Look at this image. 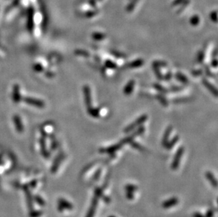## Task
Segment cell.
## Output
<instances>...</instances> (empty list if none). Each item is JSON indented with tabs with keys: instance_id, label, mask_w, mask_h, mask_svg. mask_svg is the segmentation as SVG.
I'll use <instances>...</instances> for the list:
<instances>
[{
	"instance_id": "8",
	"label": "cell",
	"mask_w": 218,
	"mask_h": 217,
	"mask_svg": "<svg viewBox=\"0 0 218 217\" xmlns=\"http://www.w3.org/2000/svg\"><path fill=\"white\" fill-rule=\"evenodd\" d=\"M203 83L204 84L205 86L208 88V89L210 91V92L213 94L215 97H217V88L213 86V85H212L210 82H209L208 80H206L205 78L203 79Z\"/></svg>"
},
{
	"instance_id": "40",
	"label": "cell",
	"mask_w": 218,
	"mask_h": 217,
	"mask_svg": "<svg viewBox=\"0 0 218 217\" xmlns=\"http://www.w3.org/2000/svg\"><path fill=\"white\" fill-rule=\"evenodd\" d=\"M171 78H172V73L170 72H169L168 73H167V75H166L165 76L166 81H169Z\"/></svg>"
},
{
	"instance_id": "2",
	"label": "cell",
	"mask_w": 218,
	"mask_h": 217,
	"mask_svg": "<svg viewBox=\"0 0 218 217\" xmlns=\"http://www.w3.org/2000/svg\"><path fill=\"white\" fill-rule=\"evenodd\" d=\"M183 152H184V148H183V147H181L177 150V152L174 155L173 161H172V165H171L172 169L176 170V169H177V168L179 167L181 159H182V157Z\"/></svg>"
},
{
	"instance_id": "27",
	"label": "cell",
	"mask_w": 218,
	"mask_h": 217,
	"mask_svg": "<svg viewBox=\"0 0 218 217\" xmlns=\"http://www.w3.org/2000/svg\"><path fill=\"white\" fill-rule=\"evenodd\" d=\"M153 70L155 71V74H156L157 78L162 79V76L161 73H160L159 67H157V66H155V65H153Z\"/></svg>"
},
{
	"instance_id": "19",
	"label": "cell",
	"mask_w": 218,
	"mask_h": 217,
	"mask_svg": "<svg viewBox=\"0 0 218 217\" xmlns=\"http://www.w3.org/2000/svg\"><path fill=\"white\" fill-rule=\"evenodd\" d=\"M89 114H90V116H92L93 117H95V118H97V117L99 116V109H94V108H90L88 109Z\"/></svg>"
},
{
	"instance_id": "3",
	"label": "cell",
	"mask_w": 218,
	"mask_h": 217,
	"mask_svg": "<svg viewBox=\"0 0 218 217\" xmlns=\"http://www.w3.org/2000/svg\"><path fill=\"white\" fill-rule=\"evenodd\" d=\"M144 131H145V128L143 126H140V125L139 128H138L136 130H135L134 133H132L130 136H128V137H127V138H125L124 139H123L121 141V143L122 145L130 143L131 141H133V140L136 138V137L141 135V134H143Z\"/></svg>"
},
{
	"instance_id": "10",
	"label": "cell",
	"mask_w": 218,
	"mask_h": 217,
	"mask_svg": "<svg viewBox=\"0 0 218 217\" xmlns=\"http://www.w3.org/2000/svg\"><path fill=\"white\" fill-rule=\"evenodd\" d=\"M205 177L206 178H208L209 182L210 183V184L213 185L215 188H216L217 187V180L213 173L210 172V171H208V172L205 173Z\"/></svg>"
},
{
	"instance_id": "29",
	"label": "cell",
	"mask_w": 218,
	"mask_h": 217,
	"mask_svg": "<svg viewBox=\"0 0 218 217\" xmlns=\"http://www.w3.org/2000/svg\"><path fill=\"white\" fill-rule=\"evenodd\" d=\"M153 65L156 66L160 68V67H161V66H167V64H166V63L164 62V61H154Z\"/></svg>"
},
{
	"instance_id": "22",
	"label": "cell",
	"mask_w": 218,
	"mask_h": 217,
	"mask_svg": "<svg viewBox=\"0 0 218 217\" xmlns=\"http://www.w3.org/2000/svg\"><path fill=\"white\" fill-rule=\"evenodd\" d=\"M125 189H126V191H127V192L134 193L135 191H136L138 190V187L136 186V185H133V184H128L126 185Z\"/></svg>"
},
{
	"instance_id": "4",
	"label": "cell",
	"mask_w": 218,
	"mask_h": 217,
	"mask_svg": "<svg viewBox=\"0 0 218 217\" xmlns=\"http://www.w3.org/2000/svg\"><path fill=\"white\" fill-rule=\"evenodd\" d=\"M122 144L120 142V143L118 144H115L112 145V146L109 147L107 148H101V149H100V152L101 153H107V154H114V152H116L117 151L121 149L122 147Z\"/></svg>"
},
{
	"instance_id": "42",
	"label": "cell",
	"mask_w": 218,
	"mask_h": 217,
	"mask_svg": "<svg viewBox=\"0 0 218 217\" xmlns=\"http://www.w3.org/2000/svg\"><path fill=\"white\" fill-rule=\"evenodd\" d=\"M99 1H102V0H99Z\"/></svg>"
},
{
	"instance_id": "25",
	"label": "cell",
	"mask_w": 218,
	"mask_h": 217,
	"mask_svg": "<svg viewBox=\"0 0 218 217\" xmlns=\"http://www.w3.org/2000/svg\"><path fill=\"white\" fill-rule=\"evenodd\" d=\"M97 13H98V10H97V9L88 11H87V12H85V16L86 17V18H91V17H93L95 16H96Z\"/></svg>"
},
{
	"instance_id": "16",
	"label": "cell",
	"mask_w": 218,
	"mask_h": 217,
	"mask_svg": "<svg viewBox=\"0 0 218 217\" xmlns=\"http://www.w3.org/2000/svg\"><path fill=\"white\" fill-rule=\"evenodd\" d=\"M176 78L179 80V81L182 82L183 83H187L188 82V78H186V76L180 72H178L176 73Z\"/></svg>"
},
{
	"instance_id": "34",
	"label": "cell",
	"mask_w": 218,
	"mask_h": 217,
	"mask_svg": "<svg viewBox=\"0 0 218 217\" xmlns=\"http://www.w3.org/2000/svg\"><path fill=\"white\" fill-rule=\"evenodd\" d=\"M214 216V212L213 210L210 209L208 210L207 213H206V214L205 215V217H213Z\"/></svg>"
},
{
	"instance_id": "30",
	"label": "cell",
	"mask_w": 218,
	"mask_h": 217,
	"mask_svg": "<svg viewBox=\"0 0 218 217\" xmlns=\"http://www.w3.org/2000/svg\"><path fill=\"white\" fill-rule=\"evenodd\" d=\"M210 19L215 23H217V13L216 11H213V12H212L210 13Z\"/></svg>"
},
{
	"instance_id": "5",
	"label": "cell",
	"mask_w": 218,
	"mask_h": 217,
	"mask_svg": "<svg viewBox=\"0 0 218 217\" xmlns=\"http://www.w3.org/2000/svg\"><path fill=\"white\" fill-rule=\"evenodd\" d=\"M97 204H98V198H96V197H94L93 199H92L90 207L89 208L87 215L85 217H94L95 214L96 212Z\"/></svg>"
},
{
	"instance_id": "33",
	"label": "cell",
	"mask_w": 218,
	"mask_h": 217,
	"mask_svg": "<svg viewBox=\"0 0 218 217\" xmlns=\"http://www.w3.org/2000/svg\"><path fill=\"white\" fill-rule=\"evenodd\" d=\"M204 60V53L202 51H200L199 53V56H198V61L200 63H202Z\"/></svg>"
},
{
	"instance_id": "41",
	"label": "cell",
	"mask_w": 218,
	"mask_h": 217,
	"mask_svg": "<svg viewBox=\"0 0 218 217\" xmlns=\"http://www.w3.org/2000/svg\"><path fill=\"white\" fill-rule=\"evenodd\" d=\"M110 217H115V216H110Z\"/></svg>"
},
{
	"instance_id": "39",
	"label": "cell",
	"mask_w": 218,
	"mask_h": 217,
	"mask_svg": "<svg viewBox=\"0 0 218 217\" xmlns=\"http://www.w3.org/2000/svg\"><path fill=\"white\" fill-rule=\"evenodd\" d=\"M201 73H202L201 71H195L193 72V76H199Z\"/></svg>"
},
{
	"instance_id": "24",
	"label": "cell",
	"mask_w": 218,
	"mask_h": 217,
	"mask_svg": "<svg viewBox=\"0 0 218 217\" xmlns=\"http://www.w3.org/2000/svg\"><path fill=\"white\" fill-rule=\"evenodd\" d=\"M95 197H96L97 198H101L103 197V190L101 188H96L94 192Z\"/></svg>"
},
{
	"instance_id": "9",
	"label": "cell",
	"mask_w": 218,
	"mask_h": 217,
	"mask_svg": "<svg viewBox=\"0 0 218 217\" xmlns=\"http://www.w3.org/2000/svg\"><path fill=\"white\" fill-rule=\"evenodd\" d=\"M134 85H135V81H134V80H131V81H130L129 82H128L127 85H126V87H124V93L125 95H131L132 92H133Z\"/></svg>"
},
{
	"instance_id": "18",
	"label": "cell",
	"mask_w": 218,
	"mask_h": 217,
	"mask_svg": "<svg viewBox=\"0 0 218 217\" xmlns=\"http://www.w3.org/2000/svg\"><path fill=\"white\" fill-rule=\"evenodd\" d=\"M190 23L192 25H193V26H196V25H199L200 23L199 16L198 15H194L192 16L190 19Z\"/></svg>"
},
{
	"instance_id": "15",
	"label": "cell",
	"mask_w": 218,
	"mask_h": 217,
	"mask_svg": "<svg viewBox=\"0 0 218 217\" xmlns=\"http://www.w3.org/2000/svg\"><path fill=\"white\" fill-rule=\"evenodd\" d=\"M139 1V0H131L129 2V4L127 5V8H126V10H127V12H131L134 9L135 7H136V5Z\"/></svg>"
},
{
	"instance_id": "20",
	"label": "cell",
	"mask_w": 218,
	"mask_h": 217,
	"mask_svg": "<svg viewBox=\"0 0 218 217\" xmlns=\"http://www.w3.org/2000/svg\"><path fill=\"white\" fill-rule=\"evenodd\" d=\"M105 65L107 68H112V69H116L117 68V64L112 61H111V60H107L105 63Z\"/></svg>"
},
{
	"instance_id": "23",
	"label": "cell",
	"mask_w": 218,
	"mask_h": 217,
	"mask_svg": "<svg viewBox=\"0 0 218 217\" xmlns=\"http://www.w3.org/2000/svg\"><path fill=\"white\" fill-rule=\"evenodd\" d=\"M157 98L158 100L160 102V103H161L163 106H165V107H167V105H168V102H167V99H166L164 95H158L157 96Z\"/></svg>"
},
{
	"instance_id": "35",
	"label": "cell",
	"mask_w": 218,
	"mask_h": 217,
	"mask_svg": "<svg viewBox=\"0 0 218 217\" xmlns=\"http://www.w3.org/2000/svg\"><path fill=\"white\" fill-rule=\"evenodd\" d=\"M126 195H127V198L128 199H132L134 198V193L127 192V194H126Z\"/></svg>"
},
{
	"instance_id": "31",
	"label": "cell",
	"mask_w": 218,
	"mask_h": 217,
	"mask_svg": "<svg viewBox=\"0 0 218 217\" xmlns=\"http://www.w3.org/2000/svg\"><path fill=\"white\" fill-rule=\"evenodd\" d=\"M76 54H79V55H83V56H90V54L87 52L86 51H84V50H76Z\"/></svg>"
},
{
	"instance_id": "7",
	"label": "cell",
	"mask_w": 218,
	"mask_h": 217,
	"mask_svg": "<svg viewBox=\"0 0 218 217\" xmlns=\"http://www.w3.org/2000/svg\"><path fill=\"white\" fill-rule=\"evenodd\" d=\"M178 202H179V199L177 198H172L163 202L162 207L165 208V209H168V208L172 207L175 206V205H177Z\"/></svg>"
},
{
	"instance_id": "12",
	"label": "cell",
	"mask_w": 218,
	"mask_h": 217,
	"mask_svg": "<svg viewBox=\"0 0 218 217\" xmlns=\"http://www.w3.org/2000/svg\"><path fill=\"white\" fill-rule=\"evenodd\" d=\"M143 60L142 59H138L136 60H135V61L131 62L129 64H128V67L129 68H139L141 66L143 65Z\"/></svg>"
},
{
	"instance_id": "21",
	"label": "cell",
	"mask_w": 218,
	"mask_h": 217,
	"mask_svg": "<svg viewBox=\"0 0 218 217\" xmlns=\"http://www.w3.org/2000/svg\"><path fill=\"white\" fill-rule=\"evenodd\" d=\"M190 3V0H174L172 6V7H176L179 4H188Z\"/></svg>"
},
{
	"instance_id": "1",
	"label": "cell",
	"mask_w": 218,
	"mask_h": 217,
	"mask_svg": "<svg viewBox=\"0 0 218 217\" xmlns=\"http://www.w3.org/2000/svg\"><path fill=\"white\" fill-rule=\"evenodd\" d=\"M147 119H148V116L145 115V114L140 116L139 118L137 119L136 121L132 123V124H131L129 125H128L127 128H125L124 133H127L131 132V131L132 130H134L135 128L140 126V125H141V124H143V123H145L146 121H147Z\"/></svg>"
},
{
	"instance_id": "38",
	"label": "cell",
	"mask_w": 218,
	"mask_h": 217,
	"mask_svg": "<svg viewBox=\"0 0 218 217\" xmlns=\"http://www.w3.org/2000/svg\"><path fill=\"white\" fill-rule=\"evenodd\" d=\"M193 217H205V216L199 213V212H195L193 214Z\"/></svg>"
},
{
	"instance_id": "14",
	"label": "cell",
	"mask_w": 218,
	"mask_h": 217,
	"mask_svg": "<svg viewBox=\"0 0 218 217\" xmlns=\"http://www.w3.org/2000/svg\"><path fill=\"white\" fill-rule=\"evenodd\" d=\"M92 38H93L95 40L100 41V40H102L103 39H105L106 38V35L102 33L96 32V33H93V35H92Z\"/></svg>"
},
{
	"instance_id": "36",
	"label": "cell",
	"mask_w": 218,
	"mask_h": 217,
	"mask_svg": "<svg viewBox=\"0 0 218 217\" xmlns=\"http://www.w3.org/2000/svg\"><path fill=\"white\" fill-rule=\"evenodd\" d=\"M89 4L93 7H96V0H89Z\"/></svg>"
},
{
	"instance_id": "11",
	"label": "cell",
	"mask_w": 218,
	"mask_h": 217,
	"mask_svg": "<svg viewBox=\"0 0 218 217\" xmlns=\"http://www.w3.org/2000/svg\"><path fill=\"white\" fill-rule=\"evenodd\" d=\"M172 130V125H170V126H169L165 130L164 136H163V138H162V145L164 147L165 146L166 144H167V142L169 141V138H170Z\"/></svg>"
},
{
	"instance_id": "6",
	"label": "cell",
	"mask_w": 218,
	"mask_h": 217,
	"mask_svg": "<svg viewBox=\"0 0 218 217\" xmlns=\"http://www.w3.org/2000/svg\"><path fill=\"white\" fill-rule=\"evenodd\" d=\"M84 95H85V105H86L88 109H89L92 108L90 89V87H89V86H88V85H85V86H84Z\"/></svg>"
},
{
	"instance_id": "17",
	"label": "cell",
	"mask_w": 218,
	"mask_h": 217,
	"mask_svg": "<svg viewBox=\"0 0 218 217\" xmlns=\"http://www.w3.org/2000/svg\"><path fill=\"white\" fill-rule=\"evenodd\" d=\"M59 205L61 207H64V208H67V209H71L73 208L72 204L63 199H61L59 200Z\"/></svg>"
},
{
	"instance_id": "32",
	"label": "cell",
	"mask_w": 218,
	"mask_h": 217,
	"mask_svg": "<svg viewBox=\"0 0 218 217\" xmlns=\"http://www.w3.org/2000/svg\"><path fill=\"white\" fill-rule=\"evenodd\" d=\"M101 172H102V168H99V169H97L96 172L94 174L93 179L95 180V181H96V180L98 179L100 176V174H101Z\"/></svg>"
},
{
	"instance_id": "37",
	"label": "cell",
	"mask_w": 218,
	"mask_h": 217,
	"mask_svg": "<svg viewBox=\"0 0 218 217\" xmlns=\"http://www.w3.org/2000/svg\"><path fill=\"white\" fill-rule=\"evenodd\" d=\"M211 65L213 66V67L216 68L217 66V60L216 59L213 60V61H212V63H211Z\"/></svg>"
},
{
	"instance_id": "26",
	"label": "cell",
	"mask_w": 218,
	"mask_h": 217,
	"mask_svg": "<svg viewBox=\"0 0 218 217\" xmlns=\"http://www.w3.org/2000/svg\"><path fill=\"white\" fill-rule=\"evenodd\" d=\"M130 144H131V145L132 147H133L134 148H135V149H136L138 150H140V151H143V147L139 143H138V142L131 141L130 142Z\"/></svg>"
},
{
	"instance_id": "13",
	"label": "cell",
	"mask_w": 218,
	"mask_h": 217,
	"mask_svg": "<svg viewBox=\"0 0 218 217\" xmlns=\"http://www.w3.org/2000/svg\"><path fill=\"white\" fill-rule=\"evenodd\" d=\"M179 140V136L176 135L173 139H172V140H171L170 142H169V141L167 142V143L166 144V145L165 146V147L167 148V150H171L172 148V147L174 146L175 144L177 143V141Z\"/></svg>"
},
{
	"instance_id": "28",
	"label": "cell",
	"mask_w": 218,
	"mask_h": 217,
	"mask_svg": "<svg viewBox=\"0 0 218 217\" xmlns=\"http://www.w3.org/2000/svg\"><path fill=\"white\" fill-rule=\"evenodd\" d=\"M154 87L155 88V89H157L158 91H160V92L167 93V90H166L165 88L163 87L162 85H160L159 84H154Z\"/></svg>"
}]
</instances>
